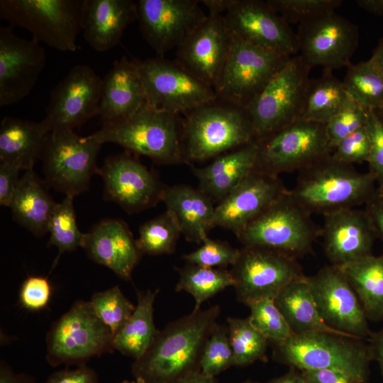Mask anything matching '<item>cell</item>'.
Masks as SVG:
<instances>
[{
    "instance_id": "obj_31",
    "label": "cell",
    "mask_w": 383,
    "mask_h": 383,
    "mask_svg": "<svg viewBox=\"0 0 383 383\" xmlns=\"http://www.w3.org/2000/svg\"><path fill=\"white\" fill-rule=\"evenodd\" d=\"M48 133L42 121L4 117L0 125V161L13 165L21 170H33L40 159Z\"/></svg>"
},
{
    "instance_id": "obj_63",
    "label": "cell",
    "mask_w": 383,
    "mask_h": 383,
    "mask_svg": "<svg viewBox=\"0 0 383 383\" xmlns=\"http://www.w3.org/2000/svg\"><path fill=\"white\" fill-rule=\"evenodd\" d=\"M243 383H259V382L248 379V380L245 381Z\"/></svg>"
},
{
    "instance_id": "obj_7",
    "label": "cell",
    "mask_w": 383,
    "mask_h": 383,
    "mask_svg": "<svg viewBox=\"0 0 383 383\" xmlns=\"http://www.w3.org/2000/svg\"><path fill=\"white\" fill-rule=\"evenodd\" d=\"M84 0H1L0 18L60 51L77 49Z\"/></svg>"
},
{
    "instance_id": "obj_51",
    "label": "cell",
    "mask_w": 383,
    "mask_h": 383,
    "mask_svg": "<svg viewBox=\"0 0 383 383\" xmlns=\"http://www.w3.org/2000/svg\"><path fill=\"white\" fill-rule=\"evenodd\" d=\"M21 170L11 164L0 161V204L9 206L18 187Z\"/></svg>"
},
{
    "instance_id": "obj_22",
    "label": "cell",
    "mask_w": 383,
    "mask_h": 383,
    "mask_svg": "<svg viewBox=\"0 0 383 383\" xmlns=\"http://www.w3.org/2000/svg\"><path fill=\"white\" fill-rule=\"evenodd\" d=\"M233 35L223 15H209L177 48L175 60L213 88L230 53Z\"/></svg>"
},
{
    "instance_id": "obj_9",
    "label": "cell",
    "mask_w": 383,
    "mask_h": 383,
    "mask_svg": "<svg viewBox=\"0 0 383 383\" xmlns=\"http://www.w3.org/2000/svg\"><path fill=\"white\" fill-rule=\"evenodd\" d=\"M48 362L84 365L90 358L114 349L113 335L89 301H76L51 326L46 338Z\"/></svg>"
},
{
    "instance_id": "obj_18",
    "label": "cell",
    "mask_w": 383,
    "mask_h": 383,
    "mask_svg": "<svg viewBox=\"0 0 383 383\" xmlns=\"http://www.w3.org/2000/svg\"><path fill=\"white\" fill-rule=\"evenodd\" d=\"M196 0H139L138 21L143 38L158 56L181 45L206 18Z\"/></svg>"
},
{
    "instance_id": "obj_47",
    "label": "cell",
    "mask_w": 383,
    "mask_h": 383,
    "mask_svg": "<svg viewBox=\"0 0 383 383\" xmlns=\"http://www.w3.org/2000/svg\"><path fill=\"white\" fill-rule=\"evenodd\" d=\"M365 128L370 140L368 172L377 187L383 189V122L374 111L370 110Z\"/></svg>"
},
{
    "instance_id": "obj_10",
    "label": "cell",
    "mask_w": 383,
    "mask_h": 383,
    "mask_svg": "<svg viewBox=\"0 0 383 383\" xmlns=\"http://www.w3.org/2000/svg\"><path fill=\"white\" fill-rule=\"evenodd\" d=\"M311 70L300 55L292 57L247 106L255 140L301 119Z\"/></svg>"
},
{
    "instance_id": "obj_48",
    "label": "cell",
    "mask_w": 383,
    "mask_h": 383,
    "mask_svg": "<svg viewBox=\"0 0 383 383\" xmlns=\"http://www.w3.org/2000/svg\"><path fill=\"white\" fill-rule=\"evenodd\" d=\"M370 140L365 126L341 140L331 155L337 160L349 165L367 162Z\"/></svg>"
},
{
    "instance_id": "obj_16",
    "label": "cell",
    "mask_w": 383,
    "mask_h": 383,
    "mask_svg": "<svg viewBox=\"0 0 383 383\" xmlns=\"http://www.w3.org/2000/svg\"><path fill=\"white\" fill-rule=\"evenodd\" d=\"M306 281L318 312L332 328L353 338L369 340L371 331L362 304L340 270L325 266Z\"/></svg>"
},
{
    "instance_id": "obj_29",
    "label": "cell",
    "mask_w": 383,
    "mask_h": 383,
    "mask_svg": "<svg viewBox=\"0 0 383 383\" xmlns=\"http://www.w3.org/2000/svg\"><path fill=\"white\" fill-rule=\"evenodd\" d=\"M257 151L254 141L216 157L206 166L189 165L199 189L218 204L253 171Z\"/></svg>"
},
{
    "instance_id": "obj_4",
    "label": "cell",
    "mask_w": 383,
    "mask_h": 383,
    "mask_svg": "<svg viewBox=\"0 0 383 383\" xmlns=\"http://www.w3.org/2000/svg\"><path fill=\"white\" fill-rule=\"evenodd\" d=\"M185 162H203L255 141L247 107L216 98L184 114Z\"/></svg>"
},
{
    "instance_id": "obj_60",
    "label": "cell",
    "mask_w": 383,
    "mask_h": 383,
    "mask_svg": "<svg viewBox=\"0 0 383 383\" xmlns=\"http://www.w3.org/2000/svg\"><path fill=\"white\" fill-rule=\"evenodd\" d=\"M176 383H217V380L216 377L208 376L200 371L191 374Z\"/></svg>"
},
{
    "instance_id": "obj_28",
    "label": "cell",
    "mask_w": 383,
    "mask_h": 383,
    "mask_svg": "<svg viewBox=\"0 0 383 383\" xmlns=\"http://www.w3.org/2000/svg\"><path fill=\"white\" fill-rule=\"evenodd\" d=\"M161 201L175 218L181 234L189 242L202 243L214 228V202L199 189L187 184L166 186Z\"/></svg>"
},
{
    "instance_id": "obj_11",
    "label": "cell",
    "mask_w": 383,
    "mask_h": 383,
    "mask_svg": "<svg viewBox=\"0 0 383 383\" xmlns=\"http://www.w3.org/2000/svg\"><path fill=\"white\" fill-rule=\"evenodd\" d=\"M257 151L253 171L279 176L299 171L332 153L326 124L299 119L255 140Z\"/></svg>"
},
{
    "instance_id": "obj_54",
    "label": "cell",
    "mask_w": 383,
    "mask_h": 383,
    "mask_svg": "<svg viewBox=\"0 0 383 383\" xmlns=\"http://www.w3.org/2000/svg\"><path fill=\"white\" fill-rule=\"evenodd\" d=\"M0 383H38L35 379L24 373L15 372L4 361L0 364Z\"/></svg>"
},
{
    "instance_id": "obj_49",
    "label": "cell",
    "mask_w": 383,
    "mask_h": 383,
    "mask_svg": "<svg viewBox=\"0 0 383 383\" xmlns=\"http://www.w3.org/2000/svg\"><path fill=\"white\" fill-rule=\"evenodd\" d=\"M50 296L51 286L47 277L30 276L21 287L19 301L24 308L38 311L48 305Z\"/></svg>"
},
{
    "instance_id": "obj_33",
    "label": "cell",
    "mask_w": 383,
    "mask_h": 383,
    "mask_svg": "<svg viewBox=\"0 0 383 383\" xmlns=\"http://www.w3.org/2000/svg\"><path fill=\"white\" fill-rule=\"evenodd\" d=\"M338 267L356 293L368 320L383 321V253Z\"/></svg>"
},
{
    "instance_id": "obj_42",
    "label": "cell",
    "mask_w": 383,
    "mask_h": 383,
    "mask_svg": "<svg viewBox=\"0 0 383 383\" xmlns=\"http://www.w3.org/2000/svg\"><path fill=\"white\" fill-rule=\"evenodd\" d=\"M245 306L250 310V323L269 341L281 342L294 335L274 299H263Z\"/></svg>"
},
{
    "instance_id": "obj_37",
    "label": "cell",
    "mask_w": 383,
    "mask_h": 383,
    "mask_svg": "<svg viewBox=\"0 0 383 383\" xmlns=\"http://www.w3.org/2000/svg\"><path fill=\"white\" fill-rule=\"evenodd\" d=\"M349 96L367 110L376 111L383 104V76L370 60L351 64L343 80Z\"/></svg>"
},
{
    "instance_id": "obj_62",
    "label": "cell",
    "mask_w": 383,
    "mask_h": 383,
    "mask_svg": "<svg viewBox=\"0 0 383 383\" xmlns=\"http://www.w3.org/2000/svg\"><path fill=\"white\" fill-rule=\"evenodd\" d=\"M121 383H144V382L141 379L137 378L135 379V381L130 382L128 380H124Z\"/></svg>"
},
{
    "instance_id": "obj_55",
    "label": "cell",
    "mask_w": 383,
    "mask_h": 383,
    "mask_svg": "<svg viewBox=\"0 0 383 383\" xmlns=\"http://www.w3.org/2000/svg\"><path fill=\"white\" fill-rule=\"evenodd\" d=\"M369 341L372 360L377 362L383 378V327L377 332L372 333Z\"/></svg>"
},
{
    "instance_id": "obj_30",
    "label": "cell",
    "mask_w": 383,
    "mask_h": 383,
    "mask_svg": "<svg viewBox=\"0 0 383 383\" xmlns=\"http://www.w3.org/2000/svg\"><path fill=\"white\" fill-rule=\"evenodd\" d=\"M49 186L33 171H26L9 208L13 220L36 237L44 236L57 202L48 191Z\"/></svg>"
},
{
    "instance_id": "obj_19",
    "label": "cell",
    "mask_w": 383,
    "mask_h": 383,
    "mask_svg": "<svg viewBox=\"0 0 383 383\" xmlns=\"http://www.w3.org/2000/svg\"><path fill=\"white\" fill-rule=\"evenodd\" d=\"M100 174L104 182V198L119 205L128 213L151 208L161 201L166 186L133 154L108 157Z\"/></svg>"
},
{
    "instance_id": "obj_23",
    "label": "cell",
    "mask_w": 383,
    "mask_h": 383,
    "mask_svg": "<svg viewBox=\"0 0 383 383\" xmlns=\"http://www.w3.org/2000/svg\"><path fill=\"white\" fill-rule=\"evenodd\" d=\"M287 191L279 176L252 171L216 206L214 228L237 235Z\"/></svg>"
},
{
    "instance_id": "obj_53",
    "label": "cell",
    "mask_w": 383,
    "mask_h": 383,
    "mask_svg": "<svg viewBox=\"0 0 383 383\" xmlns=\"http://www.w3.org/2000/svg\"><path fill=\"white\" fill-rule=\"evenodd\" d=\"M365 210L370 218L377 238L383 243V189L377 187Z\"/></svg>"
},
{
    "instance_id": "obj_5",
    "label": "cell",
    "mask_w": 383,
    "mask_h": 383,
    "mask_svg": "<svg viewBox=\"0 0 383 383\" xmlns=\"http://www.w3.org/2000/svg\"><path fill=\"white\" fill-rule=\"evenodd\" d=\"M273 344V359L299 370H335L367 382L372 357L362 340L328 333L294 334Z\"/></svg>"
},
{
    "instance_id": "obj_24",
    "label": "cell",
    "mask_w": 383,
    "mask_h": 383,
    "mask_svg": "<svg viewBox=\"0 0 383 383\" xmlns=\"http://www.w3.org/2000/svg\"><path fill=\"white\" fill-rule=\"evenodd\" d=\"M323 216L320 236L331 265L340 267L372 255L377 236L365 209H343Z\"/></svg>"
},
{
    "instance_id": "obj_56",
    "label": "cell",
    "mask_w": 383,
    "mask_h": 383,
    "mask_svg": "<svg viewBox=\"0 0 383 383\" xmlns=\"http://www.w3.org/2000/svg\"><path fill=\"white\" fill-rule=\"evenodd\" d=\"M267 383H308V382L301 370L290 367L288 372Z\"/></svg>"
},
{
    "instance_id": "obj_27",
    "label": "cell",
    "mask_w": 383,
    "mask_h": 383,
    "mask_svg": "<svg viewBox=\"0 0 383 383\" xmlns=\"http://www.w3.org/2000/svg\"><path fill=\"white\" fill-rule=\"evenodd\" d=\"M146 103L135 60L123 56L114 61L102 79L99 116L103 122L129 116Z\"/></svg>"
},
{
    "instance_id": "obj_25",
    "label": "cell",
    "mask_w": 383,
    "mask_h": 383,
    "mask_svg": "<svg viewBox=\"0 0 383 383\" xmlns=\"http://www.w3.org/2000/svg\"><path fill=\"white\" fill-rule=\"evenodd\" d=\"M82 248L93 261L127 281L142 256L128 225L116 218L103 219L93 226L84 233Z\"/></svg>"
},
{
    "instance_id": "obj_45",
    "label": "cell",
    "mask_w": 383,
    "mask_h": 383,
    "mask_svg": "<svg viewBox=\"0 0 383 383\" xmlns=\"http://www.w3.org/2000/svg\"><path fill=\"white\" fill-rule=\"evenodd\" d=\"M267 4L289 24L307 21L323 13L333 11L341 0H267Z\"/></svg>"
},
{
    "instance_id": "obj_32",
    "label": "cell",
    "mask_w": 383,
    "mask_h": 383,
    "mask_svg": "<svg viewBox=\"0 0 383 383\" xmlns=\"http://www.w3.org/2000/svg\"><path fill=\"white\" fill-rule=\"evenodd\" d=\"M274 301L294 334L328 332L353 338L326 323L318 312L306 276L286 286Z\"/></svg>"
},
{
    "instance_id": "obj_46",
    "label": "cell",
    "mask_w": 383,
    "mask_h": 383,
    "mask_svg": "<svg viewBox=\"0 0 383 383\" xmlns=\"http://www.w3.org/2000/svg\"><path fill=\"white\" fill-rule=\"evenodd\" d=\"M239 253L240 249L235 248L226 241L213 240L208 236L203 240L200 248L184 254L183 258L189 264L225 268L234 265Z\"/></svg>"
},
{
    "instance_id": "obj_26",
    "label": "cell",
    "mask_w": 383,
    "mask_h": 383,
    "mask_svg": "<svg viewBox=\"0 0 383 383\" xmlns=\"http://www.w3.org/2000/svg\"><path fill=\"white\" fill-rule=\"evenodd\" d=\"M137 19V3L132 0H84L82 31L92 49L104 52L117 45Z\"/></svg>"
},
{
    "instance_id": "obj_21",
    "label": "cell",
    "mask_w": 383,
    "mask_h": 383,
    "mask_svg": "<svg viewBox=\"0 0 383 383\" xmlns=\"http://www.w3.org/2000/svg\"><path fill=\"white\" fill-rule=\"evenodd\" d=\"M12 26L0 27V106H10L27 96L45 65L40 43L25 39Z\"/></svg>"
},
{
    "instance_id": "obj_50",
    "label": "cell",
    "mask_w": 383,
    "mask_h": 383,
    "mask_svg": "<svg viewBox=\"0 0 383 383\" xmlns=\"http://www.w3.org/2000/svg\"><path fill=\"white\" fill-rule=\"evenodd\" d=\"M43 383H99V379L96 372L84 364L73 370L57 371Z\"/></svg>"
},
{
    "instance_id": "obj_12",
    "label": "cell",
    "mask_w": 383,
    "mask_h": 383,
    "mask_svg": "<svg viewBox=\"0 0 383 383\" xmlns=\"http://www.w3.org/2000/svg\"><path fill=\"white\" fill-rule=\"evenodd\" d=\"M291 57L233 35L230 53L213 87L217 98L247 107Z\"/></svg>"
},
{
    "instance_id": "obj_15",
    "label": "cell",
    "mask_w": 383,
    "mask_h": 383,
    "mask_svg": "<svg viewBox=\"0 0 383 383\" xmlns=\"http://www.w3.org/2000/svg\"><path fill=\"white\" fill-rule=\"evenodd\" d=\"M296 34L299 55L311 69L348 67L359 42L357 25L335 11L300 23Z\"/></svg>"
},
{
    "instance_id": "obj_14",
    "label": "cell",
    "mask_w": 383,
    "mask_h": 383,
    "mask_svg": "<svg viewBox=\"0 0 383 383\" xmlns=\"http://www.w3.org/2000/svg\"><path fill=\"white\" fill-rule=\"evenodd\" d=\"M237 299L247 305L274 299L288 284L304 277L297 259L260 247L243 246L230 271Z\"/></svg>"
},
{
    "instance_id": "obj_6",
    "label": "cell",
    "mask_w": 383,
    "mask_h": 383,
    "mask_svg": "<svg viewBox=\"0 0 383 383\" xmlns=\"http://www.w3.org/2000/svg\"><path fill=\"white\" fill-rule=\"evenodd\" d=\"M289 190L237 235L243 246L271 249L297 259L312 252L321 228Z\"/></svg>"
},
{
    "instance_id": "obj_39",
    "label": "cell",
    "mask_w": 383,
    "mask_h": 383,
    "mask_svg": "<svg viewBox=\"0 0 383 383\" xmlns=\"http://www.w3.org/2000/svg\"><path fill=\"white\" fill-rule=\"evenodd\" d=\"M227 326L235 366L266 360L269 340L252 326L248 318L229 317Z\"/></svg>"
},
{
    "instance_id": "obj_34",
    "label": "cell",
    "mask_w": 383,
    "mask_h": 383,
    "mask_svg": "<svg viewBox=\"0 0 383 383\" xmlns=\"http://www.w3.org/2000/svg\"><path fill=\"white\" fill-rule=\"evenodd\" d=\"M158 292L147 290L138 294L133 313L113 337L114 349L134 360L149 349L160 331L153 321V305Z\"/></svg>"
},
{
    "instance_id": "obj_41",
    "label": "cell",
    "mask_w": 383,
    "mask_h": 383,
    "mask_svg": "<svg viewBox=\"0 0 383 383\" xmlns=\"http://www.w3.org/2000/svg\"><path fill=\"white\" fill-rule=\"evenodd\" d=\"M90 302L97 316L111 330L113 337L125 325L135 308L118 286L94 293Z\"/></svg>"
},
{
    "instance_id": "obj_38",
    "label": "cell",
    "mask_w": 383,
    "mask_h": 383,
    "mask_svg": "<svg viewBox=\"0 0 383 383\" xmlns=\"http://www.w3.org/2000/svg\"><path fill=\"white\" fill-rule=\"evenodd\" d=\"M73 199L65 196L62 201L57 203L49 221L48 246L53 245L58 250L52 269L64 252L82 248L84 233L77 226Z\"/></svg>"
},
{
    "instance_id": "obj_35",
    "label": "cell",
    "mask_w": 383,
    "mask_h": 383,
    "mask_svg": "<svg viewBox=\"0 0 383 383\" xmlns=\"http://www.w3.org/2000/svg\"><path fill=\"white\" fill-rule=\"evenodd\" d=\"M350 97L343 81L324 69L321 77L310 79L301 119L326 124Z\"/></svg>"
},
{
    "instance_id": "obj_61",
    "label": "cell",
    "mask_w": 383,
    "mask_h": 383,
    "mask_svg": "<svg viewBox=\"0 0 383 383\" xmlns=\"http://www.w3.org/2000/svg\"><path fill=\"white\" fill-rule=\"evenodd\" d=\"M374 111L377 113V114L378 115L379 118L383 122V104L379 109H378L377 110H376Z\"/></svg>"
},
{
    "instance_id": "obj_57",
    "label": "cell",
    "mask_w": 383,
    "mask_h": 383,
    "mask_svg": "<svg viewBox=\"0 0 383 383\" xmlns=\"http://www.w3.org/2000/svg\"><path fill=\"white\" fill-rule=\"evenodd\" d=\"M200 2L209 10V15L218 16L228 10L233 0H203Z\"/></svg>"
},
{
    "instance_id": "obj_52",
    "label": "cell",
    "mask_w": 383,
    "mask_h": 383,
    "mask_svg": "<svg viewBox=\"0 0 383 383\" xmlns=\"http://www.w3.org/2000/svg\"><path fill=\"white\" fill-rule=\"evenodd\" d=\"M301 371L308 383H367L348 373L335 370Z\"/></svg>"
},
{
    "instance_id": "obj_40",
    "label": "cell",
    "mask_w": 383,
    "mask_h": 383,
    "mask_svg": "<svg viewBox=\"0 0 383 383\" xmlns=\"http://www.w3.org/2000/svg\"><path fill=\"white\" fill-rule=\"evenodd\" d=\"M180 235L175 218L166 211L143 223L135 241L142 255H167L174 252Z\"/></svg>"
},
{
    "instance_id": "obj_13",
    "label": "cell",
    "mask_w": 383,
    "mask_h": 383,
    "mask_svg": "<svg viewBox=\"0 0 383 383\" xmlns=\"http://www.w3.org/2000/svg\"><path fill=\"white\" fill-rule=\"evenodd\" d=\"M135 60L146 102L152 106L184 115L217 98L212 87L196 77L175 60L157 56Z\"/></svg>"
},
{
    "instance_id": "obj_44",
    "label": "cell",
    "mask_w": 383,
    "mask_h": 383,
    "mask_svg": "<svg viewBox=\"0 0 383 383\" xmlns=\"http://www.w3.org/2000/svg\"><path fill=\"white\" fill-rule=\"evenodd\" d=\"M370 110L351 97L326 123V128L332 152L344 138L366 125Z\"/></svg>"
},
{
    "instance_id": "obj_2",
    "label": "cell",
    "mask_w": 383,
    "mask_h": 383,
    "mask_svg": "<svg viewBox=\"0 0 383 383\" xmlns=\"http://www.w3.org/2000/svg\"><path fill=\"white\" fill-rule=\"evenodd\" d=\"M299 172L292 197L311 215L353 209L366 203L376 191V181L369 172L335 159L331 153Z\"/></svg>"
},
{
    "instance_id": "obj_3",
    "label": "cell",
    "mask_w": 383,
    "mask_h": 383,
    "mask_svg": "<svg viewBox=\"0 0 383 383\" xmlns=\"http://www.w3.org/2000/svg\"><path fill=\"white\" fill-rule=\"evenodd\" d=\"M102 144L113 143L159 165L186 163L183 150V118L147 102L123 118L103 122L91 134Z\"/></svg>"
},
{
    "instance_id": "obj_58",
    "label": "cell",
    "mask_w": 383,
    "mask_h": 383,
    "mask_svg": "<svg viewBox=\"0 0 383 383\" xmlns=\"http://www.w3.org/2000/svg\"><path fill=\"white\" fill-rule=\"evenodd\" d=\"M356 4L370 13L383 16V0H357Z\"/></svg>"
},
{
    "instance_id": "obj_17",
    "label": "cell",
    "mask_w": 383,
    "mask_h": 383,
    "mask_svg": "<svg viewBox=\"0 0 383 383\" xmlns=\"http://www.w3.org/2000/svg\"><path fill=\"white\" fill-rule=\"evenodd\" d=\"M102 78L89 65L74 66L52 89L42 120L49 133L73 130L99 116Z\"/></svg>"
},
{
    "instance_id": "obj_8",
    "label": "cell",
    "mask_w": 383,
    "mask_h": 383,
    "mask_svg": "<svg viewBox=\"0 0 383 383\" xmlns=\"http://www.w3.org/2000/svg\"><path fill=\"white\" fill-rule=\"evenodd\" d=\"M102 145L91 135L82 137L73 130L48 133L40 157L47 184L65 196L87 192L93 175L99 174L96 159Z\"/></svg>"
},
{
    "instance_id": "obj_1",
    "label": "cell",
    "mask_w": 383,
    "mask_h": 383,
    "mask_svg": "<svg viewBox=\"0 0 383 383\" xmlns=\"http://www.w3.org/2000/svg\"><path fill=\"white\" fill-rule=\"evenodd\" d=\"M221 310L214 305L170 322L149 349L131 365L133 377L144 383H176L201 371L206 343Z\"/></svg>"
},
{
    "instance_id": "obj_20",
    "label": "cell",
    "mask_w": 383,
    "mask_h": 383,
    "mask_svg": "<svg viewBox=\"0 0 383 383\" xmlns=\"http://www.w3.org/2000/svg\"><path fill=\"white\" fill-rule=\"evenodd\" d=\"M223 17L243 41L289 57L299 52L296 33L266 1L233 0Z\"/></svg>"
},
{
    "instance_id": "obj_59",
    "label": "cell",
    "mask_w": 383,
    "mask_h": 383,
    "mask_svg": "<svg viewBox=\"0 0 383 383\" xmlns=\"http://www.w3.org/2000/svg\"><path fill=\"white\" fill-rule=\"evenodd\" d=\"M369 60L374 68L383 76V37L379 39Z\"/></svg>"
},
{
    "instance_id": "obj_36",
    "label": "cell",
    "mask_w": 383,
    "mask_h": 383,
    "mask_svg": "<svg viewBox=\"0 0 383 383\" xmlns=\"http://www.w3.org/2000/svg\"><path fill=\"white\" fill-rule=\"evenodd\" d=\"M179 280L177 292H185L192 295L195 304L194 311L200 310L201 305L228 287L234 281L230 271L225 268H213L194 264L177 268Z\"/></svg>"
},
{
    "instance_id": "obj_43",
    "label": "cell",
    "mask_w": 383,
    "mask_h": 383,
    "mask_svg": "<svg viewBox=\"0 0 383 383\" xmlns=\"http://www.w3.org/2000/svg\"><path fill=\"white\" fill-rule=\"evenodd\" d=\"M231 366H235V363L228 326L217 323L204 347L201 371L215 377Z\"/></svg>"
}]
</instances>
